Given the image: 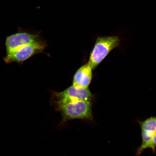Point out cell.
Segmentation results:
<instances>
[{
  "label": "cell",
  "instance_id": "cell-4",
  "mask_svg": "<svg viewBox=\"0 0 156 156\" xmlns=\"http://www.w3.org/2000/svg\"><path fill=\"white\" fill-rule=\"evenodd\" d=\"M56 103L79 101H92L93 95L88 87L80 88L73 85L61 92L54 93Z\"/></svg>",
  "mask_w": 156,
  "mask_h": 156
},
{
  "label": "cell",
  "instance_id": "cell-2",
  "mask_svg": "<svg viewBox=\"0 0 156 156\" xmlns=\"http://www.w3.org/2000/svg\"><path fill=\"white\" fill-rule=\"evenodd\" d=\"M120 41L119 37L116 36L98 37L88 62L92 70L97 67L111 51L119 45Z\"/></svg>",
  "mask_w": 156,
  "mask_h": 156
},
{
  "label": "cell",
  "instance_id": "cell-8",
  "mask_svg": "<svg viewBox=\"0 0 156 156\" xmlns=\"http://www.w3.org/2000/svg\"><path fill=\"white\" fill-rule=\"evenodd\" d=\"M156 131L153 136V138L149 145H148L147 149H151L153 153L156 152Z\"/></svg>",
  "mask_w": 156,
  "mask_h": 156
},
{
  "label": "cell",
  "instance_id": "cell-1",
  "mask_svg": "<svg viewBox=\"0 0 156 156\" xmlns=\"http://www.w3.org/2000/svg\"><path fill=\"white\" fill-rule=\"evenodd\" d=\"M63 122L73 119L91 120L93 119L91 101H79L56 103Z\"/></svg>",
  "mask_w": 156,
  "mask_h": 156
},
{
  "label": "cell",
  "instance_id": "cell-5",
  "mask_svg": "<svg viewBox=\"0 0 156 156\" xmlns=\"http://www.w3.org/2000/svg\"><path fill=\"white\" fill-rule=\"evenodd\" d=\"M138 122L141 129L142 143L136 149V154L140 156L147 149L156 131V116L151 117L142 121L138 120Z\"/></svg>",
  "mask_w": 156,
  "mask_h": 156
},
{
  "label": "cell",
  "instance_id": "cell-7",
  "mask_svg": "<svg viewBox=\"0 0 156 156\" xmlns=\"http://www.w3.org/2000/svg\"><path fill=\"white\" fill-rule=\"evenodd\" d=\"M92 71L88 63L81 66L74 76L73 85L80 88L88 87L92 80Z\"/></svg>",
  "mask_w": 156,
  "mask_h": 156
},
{
  "label": "cell",
  "instance_id": "cell-3",
  "mask_svg": "<svg viewBox=\"0 0 156 156\" xmlns=\"http://www.w3.org/2000/svg\"><path fill=\"white\" fill-rule=\"evenodd\" d=\"M46 46L44 42L37 40L6 54L4 60L7 64L13 62L22 63L33 56L43 51Z\"/></svg>",
  "mask_w": 156,
  "mask_h": 156
},
{
  "label": "cell",
  "instance_id": "cell-6",
  "mask_svg": "<svg viewBox=\"0 0 156 156\" xmlns=\"http://www.w3.org/2000/svg\"><path fill=\"white\" fill-rule=\"evenodd\" d=\"M38 37L37 35L26 32L17 33L7 37L5 43L7 54L36 41L38 40Z\"/></svg>",
  "mask_w": 156,
  "mask_h": 156
}]
</instances>
